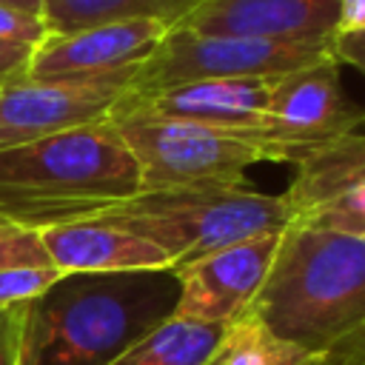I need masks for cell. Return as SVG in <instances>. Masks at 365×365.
<instances>
[{
  "label": "cell",
  "mask_w": 365,
  "mask_h": 365,
  "mask_svg": "<svg viewBox=\"0 0 365 365\" xmlns=\"http://www.w3.org/2000/svg\"><path fill=\"white\" fill-rule=\"evenodd\" d=\"M331 40H271L171 29L157 51L134 71L128 91H157L211 77H279L322 60H334Z\"/></svg>",
  "instance_id": "8992f818"
},
{
  "label": "cell",
  "mask_w": 365,
  "mask_h": 365,
  "mask_svg": "<svg viewBox=\"0 0 365 365\" xmlns=\"http://www.w3.org/2000/svg\"><path fill=\"white\" fill-rule=\"evenodd\" d=\"M274 77H211L157 91H125L111 117L185 120L237 134H257L271 100ZM108 117V120H111Z\"/></svg>",
  "instance_id": "8fae6325"
},
{
  "label": "cell",
  "mask_w": 365,
  "mask_h": 365,
  "mask_svg": "<svg viewBox=\"0 0 365 365\" xmlns=\"http://www.w3.org/2000/svg\"><path fill=\"white\" fill-rule=\"evenodd\" d=\"M365 108L339 86V63L322 60L274 77L259 137L274 148V163L294 165L311 148L356 131Z\"/></svg>",
  "instance_id": "52a82bcc"
},
{
  "label": "cell",
  "mask_w": 365,
  "mask_h": 365,
  "mask_svg": "<svg viewBox=\"0 0 365 365\" xmlns=\"http://www.w3.org/2000/svg\"><path fill=\"white\" fill-rule=\"evenodd\" d=\"M339 0H205L182 26L271 40H331Z\"/></svg>",
  "instance_id": "5bb4252c"
},
{
  "label": "cell",
  "mask_w": 365,
  "mask_h": 365,
  "mask_svg": "<svg viewBox=\"0 0 365 365\" xmlns=\"http://www.w3.org/2000/svg\"><path fill=\"white\" fill-rule=\"evenodd\" d=\"M331 51L334 60L342 66H354L359 74H365V31H354V34H334L331 40Z\"/></svg>",
  "instance_id": "603a6c76"
},
{
  "label": "cell",
  "mask_w": 365,
  "mask_h": 365,
  "mask_svg": "<svg viewBox=\"0 0 365 365\" xmlns=\"http://www.w3.org/2000/svg\"><path fill=\"white\" fill-rule=\"evenodd\" d=\"M46 34H48V29H46L43 17H34V14L0 6V40L37 48Z\"/></svg>",
  "instance_id": "ffe728a7"
},
{
  "label": "cell",
  "mask_w": 365,
  "mask_h": 365,
  "mask_svg": "<svg viewBox=\"0 0 365 365\" xmlns=\"http://www.w3.org/2000/svg\"><path fill=\"white\" fill-rule=\"evenodd\" d=\"M171 271L66 274L26 305L20 365H108L174 314Z\"/></svg>",
  "instance_id": "7a4b0ae2"
},
{
  "label": "cell",
  "mask_w": 365,
  "mask_h": 365,
  "mask_svg": "<svg viewBox=\"0 0 365 365\" xmlns=\"http://www.w3.org/2000/svg\"><path fill=\"white\" fill-rule=\"evenodd\" d=\"M225 325L165 317L108 365H211Z\"/></svg>",
  "instance_id": "2e32d148"
},
{
  "label": "cell",
  "mask_w": 365,
  "mask_h": 365,
  "mask_svg": "<svg viewBox=\"0 0 365 365\" xmlns=\"http://www.w3.org/2000/svg\"><path fill=\"white\" fill-rule=\"evenodd\" d=\"M108 123L131 151L143 191L242 185L248 165L274 163V148L257 134L163 117H111Z\"/></svg>",
  "instance_id": "5b68a950"
},
{
  "label": "cell",
  "mask_w": 365,
  "mask_h": 365,
  "mask_svg": "<svg viewBox=\"0 0 365 365\" xmlns=\"http://www.w3.org/2000/svg\"><path fill=\"white\" fill-rule=\"evenodd\" d=\"M29 305V302H26ZM26 305L0 308V365H20L23 345V314Z\"/></svg>",
  "instance_id": "44dd1931"
},
{
  "label": "cell",
  "mask_w": 365,
  "mask_h": 365,
  "mask_svg": "<svg viewBox=\"0 0 365 365\" xmlns=\"http://www.w3.org/2000/svg\"><path fill=\"white\" fill-rule=\"evenodd\" d=\"M40 242L51 265L66 274H125V271H171V257L151 240L106 222L77 220L40 228Z\"/></svg>",
  "instance_id": "4fadbf2b"
},
{
  "label": "cell",
  "mask_w": 365,
  "mask_h": 365,
  "mask_svg": "<svg viewBox=\"0 0 365 365\" xmlns=\"http://www.w3.org/2000/svg\"><path fill=\"white\" fill-rule=\"evenodd\" d=\"M211 365H322L311 351L277 336L251 311L225 325Z\"/></svg>",
  "instance_id": "e0dca14e"
},
{
  "label": "cell",
  "mask_w": 365,
  "mask_h": 365,
  "mask_svg": "<svg viewBox=\"0 0 365 365\" xmlns=\"http://www.w3.org/2000/svg\"><path fill=\"white\" fill-rule=\"evenodd\" d=\"M140 191V168L108 120L0 151V217L14 222L48 208L117 202Z\"/></svg>",
  "instance_id": "277c9868"
},
{
  "label": "cell",
  "mask_w": 365,
  "mask_h": 365,
  "mask_svg": "<svg viewBox=\"0 0 365 365\" xmlns=\"http://www.w3.org/2000/svg\"><path fill=\"white\" fill-rule=\"evenodd\" d=\"M248 311L322 365H365V240L288 222Z\"/></svg>",
  "instance_id": "6da1fadb"
},
{
  "label": "cell",
  "mask_w": 365,
  "mask_h": 365,
  "mask_svg": "<svg viewBox=\"0 0 365 365\" xmlns=\"http://www.w3.org/2000/svg\"><path fill=\"white\" fill-rule=\"evenodd\" d=\"M202 3L205 0H43V23L48 34L117 20H154L177 29Z\"/></svg>",
  "instance_id": "9a60e30c"
},
{
  "label": "cell",
  "mask_w": 365,
  "mask_h": 365,
  "mask_svg": "<svg viewBox=\"0 0 365 365\" xmlns=\"http://www.w3.org/2000/svg\"><path fill=\"white\" fill-rule=\"evenodd\" d=\"M66 277L57 265H11L0 268V308H17L43 297L54 282Z\"/></svg>",
  "instance_id": "ac0fdd59"
},
{
  "label": "cell",
  "mask_w": 365,
  "mask_h": 365,
  "mask_svg": "<svg viewBox=\"0 0 365 365\" xmlns=\"http://www.w3.org/2000/svg\"><path fill=\"white\" fill-rule=\"evenodd\" d=\"M11 265H51L40 242V231L0 217V268Z\"/></svg>",
  "instance_id": "d6986e66"
},
{
  "label": "cell",
  "mask_w": 365,
  "mask_h": 365,
  "mask_svg": "<svg viewBox=\"0 0 365 365\" xmlns=\"http://www.w3.org/2000/svg\"><path fill=\"white\" fill-rule=\"evenodd\" d=\"M279 197L291 225L365 240V134L351 131L311 148L294 163V177Z\"/></svg>",
  "instance_id": "9c48e42d"
},
{
  "label": "cell",
  "mask_w": 365,
  "mask_h": 365,
  "mask_svg": "<svg viewBox=\"0 0 365 365\" xmlns=\"http://www.w3.org/2000/svg\"><path fill=\"white\" fill-rule=\"evenodd\" d=\"M0 6H9V9H17V11H26V14L43 17V0H0Z\"/></svg>",
  "instance_id": "d4e9b609"
},
{
  "label": "cell",
  "mask_w": 365,
  "mask_h": 365,
  "mask_svg": "<svg viewBox=\"0 0 365 365\" xmlns=\"http://www.w3.org/2000/svg\"><path fill=\"white\" fill-rule=\"evenodd\" d=\"M31 54H34L31 46H17V43L0 40V86L20 80V77H29Z\"/></svg>",
  "instance_id": "7402d4cb"
},
{
  "label": "cell",
  "mask_w": 365,
  "mask_h": 365,
  "mask_svg": "<svg viewBox=\"0 0 365 365\" xmlns=\"http://www.w3.org/2000/svg\"><path fill=\"white\" fill-rule=\"evenodd\" d=\"M77 220H106L123 225L160 245L171 257L174 268H180L225 245L282 231L288 225V211L279 194H262L251 182H242L154 188L117 202L60 205L31 214L20 225L40 231Z\"/></svg>",
  "instance_id": "3957f363"
},
{
  "label": "cell",
  "mask_w": 365,
  "mask_h": 365,
  "mask_svg": "<svg viewBox=\"0 0 365 365\" xmlns=\"http://www.w3.org/2000/svg\"><path fill=\"white\" fill-rule=\"evenodd\" d=\"M137 71V68H134ZM134 71L86 80H31L20 77L0 86V151L17 148L48 134L106 123L131 88Z\"/></svg>",
  "instance_id": "ba28073f"
},
{
  "label": "cell",
  "mask_w": 365,
  "mask_h": 365,
  "mask_svg": "<svg viewBox=\"0 0 365 365\" xmlns=\"http://www.w3.org/2000/svg\"><path fill=\"white\" fill-rule=\"evenodd\" d=\"M354 31H365V0H339L334 34H354Z\"/></svg>",
  "instance_id": "cb8c5ba5"
},
{
  "label": "cell",
  "mask_w": 365,
  "mask_h": 365,
  "mask_svg": "<svg viewBox=\"0 0 365 365\" xmlns=\"http://www.w3.org/2000/svg\"><path fill=\"white\" fill-rule=\"evenodd\" d=\"M279 234L282 231L251 237L174 268V314L214 325H228L242 317L268 274Z\"/></svg>",
  "instance_id": "30bf717a"
},
{
  "label": "cell",
  "mask_w": 365,
  "mask_h": 365,
  "mask_svg": "<svg viewBox=\"0 0 365 365\" xmlns=\"http://www.w3.org/2000/svg\"><path fill=\"white\" fill-rule=\"evenodd\" d=\"M171 29L154 20H117L46 34L29 63L31 80H86L140 68Z\"/></svg>",
  "instance_id": "7c38bea8"
}]
</instances>
